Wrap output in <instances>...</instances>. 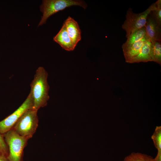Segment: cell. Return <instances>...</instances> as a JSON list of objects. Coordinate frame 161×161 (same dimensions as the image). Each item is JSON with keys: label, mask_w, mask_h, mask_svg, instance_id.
Instances as JSON below:
<instances>
[{"label": "cell", "mask_w": 161, "mask_h": 161, "mask_svg": "<svg viewBox=\"0 0 161 161\" xmlns=\"http://www.w3.org/2000/svg\"><path fill=\"white\" fill-rule=\"evenodd\" d=\"M67 33L76 47L81 40V32L76 21L69 16L64 23Z\"/></svg>", "instance_id": "cell-8"}, {"label": "cell", "mask_w": 161, "mask_h": 161, "mask_svg": "<svg viewBox=\"0 0 161 161\" xmlns=\"http://www.w3.org/2000/svg\"><path fill=\"white\" fill-rule=\"evenodd\" d=\"M154 145L158 150L157 152L161 153V126H157L151 137Z\"/></svg>", "instance_id": "cell-16"}, {"label": "cell", "mask_w": 161, "mask_h": 161, "mask_svg": "<svg viewBox=\"0 0 161 161\" xmlns=\"http://www.w3.org/2000/svg\"><path fill=\"white\" fill-rule=\"evenodd\" d=\"M153 9L152 4L144 11L138 13L133 12L131 8L128 9L126 16V19L122 26V28L126 32L127 38L134 31L145 26L147 16Z\"/></svg>", "instance_id": "cell-5"}, {"label": "cell", "mask_w": 161, "mask_h": 161, "mask_svg": "<svg viewBox=\"0 0 161 161\" xmlns=\"http://www.w3.org/2000/svg\"><path fill=\"white\" fill-rule=\"evenodd\" d=\"M73 6L81 7L85 9L87 7L85 3L81 0H44L40 6L43 15L38 24L42 25L46 23L51 16L67 7Z\"/></svg>", "instance_id": "cell-2"}, {"label": "cell", "mask_w": 161, "mask_h": 161, "mask_svg": "<svg viewBox=\"0 0 161 161\" xmlns=\"http://www.w3.org/2000/svg\"><path fill=\"white\" fill-rule=\"evenodd\" d=\"M33 109V101L30 92L21 105L13 113L0 121V133L4 134L13 129L22 114L26 111Z\"/></svg>", "instance_id": "cell-6"}, {"label": "cell", "mask_w": 161, "mask_h": 161, "mask_svg": "<svg viewBox=\"0 0 161 161\" xmlns=\"http://www.w3.org/2000/svg\"><path fill=\"white\" fill-rule=\"evenodd\" d=\"M145 27L146 35L149 40L161 41V27L156 21L151 11L147 16Z\"/></svg>", "instance_id": "cell-7"}, {"label": "cell", "mask_w": 161, "mask_h": 161, "mask_svg": "<svg viewBox=\"0 0 161 161\" xmlns=\"http://www.w3.org/2000/svg\"><path fill=\"white\" fill-rule=\"evenodd\" d=\"M38 111L33 109L26 111L16 122L13 129L19 135L28 140L31 138L38 126Z\"/></svg>", "instance_id": "cell-3"}, {"label": "cell", "mask_w": 161, "mask_h": 161, "mask_svg": "<svg viewBox=\"0 0 161 161\" xmlns=\"http://www.w3.org/2000/svg\"><path fill=\"white\" fill-rule=\"evenodd\" d=\"M48 73L42 66L38 67L30 84L33 101V109L38 110L46 106L49 98V86L47 81Z\"/></svg>", "instance_id": "cell-1"}, {"label": "cell", "mask_w": 161, "mask_h": 161, "mask_svg": "<svg viewBox=\"0 0 161 161\" xmlns=\"http://www.w3.org/2000/svg\"><path fill=\"white\" fill-rule=\"evenodd\" d=\"M151 45V41L148 40L143 45L139 53L132 59L130 63L152 61Z\"/></svg>", "instance_id": "cell-11"}, {"label": "cell", "mask_w": 161, "mask_h": 161, "mask_svg": "<svg viewBox=\"0 0 161 161\" xmlns=\"http://www.w3.org/2000/svg\"><path fill=\"white\" fill-rule=\"evenodd\" d=\"M123 161H154V158L148 155L138 153H133L125 157Z\"/></svg>", "instance_id": "cell-14"}, {"label": "cell", "mask_w": 161, "mask_h": 161, "mask_svg": "<svg viewBox=\"0 0 161 161\" xmlns=\"http://www.w3.org/2000/svg\"><path fill=\"white\" fill-rule=\"evenodd\" d=\"M0 152L1 155L7 157L8 154V149L3 135L0 133Z\"/></svg>", "instance_id": "cell-17"}, {"label": "cell", "mask_w": 161, "mask_h": 161, "mask_svg": "<svg viewBox=\"0 0 161 161\" xmlns=\"http://www.w3.org/2000/svg\"><path fill=\"white\" fill-rule=\"evenodd\" d=\"M8 149L7 158L9 161H23V151L27 138L17 133L13 129L3 135Z\"/></svg>", "instance_id": "cell-4"}, {"label": "cell", "mask_w": 161, "mask_h": 161, "mask_svg": "<svg viewBox=\"0 0 161 161\" xmlns=\"http://www.w3.org/2000/svg\"><path fill=\"white\" fill-rule=\"evenodd\" d=\"M1 155V153L0 152V155Z\"/></svg>", "instance_id": "cell-19"}, {"label": "cell", "mask_w": 161, "mask_h": 161, "mask_svg": "<svg viewBox=\"0 0 161 161\" xmlns=\"http://www.w3.org/2000/svg\"><path fill=\"white\" fill-rule=\"evenodd\" d=\"M0 161H9L6 156L1 155H0Z\"/></svg>", "instance_id": "cell-18"}, {"label": "cell", "mask_w": 161, "mask_h": 161, "mask_svg": "<svg viewBox=\"0 0 161 161\" xmlns=\"http://www.w3.org/2000/svg\"><path fill=\"white\" fill-rule=\"evenodd\" d=\"M145 26L139 29L131 34L127 38V40L122 46L123 51L129 47L133 44L137 42L145 37Z\"/></svg>", "instance_id": "cell-12"}, {"label": "cell", "mask_w": 161, "mask_h": 161, "mask_svg": "<svg viewBox=\"0 0 161 161\" xmlns=\"http://www.w3.org/2000/svg\"><path fill=\"white\" fill-rule=\"evenodd\" d=\"M152 4L153 9L151 12L156 21L161 27V0H158Z\"/></svg>", "instance_id": "cell-15"}, {"label": "cell", "mask_w": 161, "mask_h": 161, "mask_svg": "<svg viewBox=\"0 0 161 161\" xmlns=\"http://www.w3.org/2000/svg\"><path fill=\"white\" fill-rule=\"evenodd\" d=\"M149 40L147 37L132 44L123 51L126 62L130 63L132 59L140 52L143 46Z\"/></svg>", "instance_id": "cell-10"}, {"label": "cell", "mask_w": 161, "mask_h": 161, "mask_svg": "<svg viewBox=\"0 0 161 161\" xmlns=\"http://www.w3.org/2000/svg\"><path fill=\"white\" fill-rule=\"evenodd\" d=\"M152 61L161 64V41H151Z\"/></svg>", "instance_id": "cell-13"}, {"label": "cell", "mask_w": 161, "mask_h": 161, "mask_svg": "<svg viewBox=\"0 0 161 161\" xmlns=\"http://www.w3.org/2000/svg\"><path fill=\"white\" fill-rule=\"evenodd\" d=\"M53 40L63 49L67 51H73L75 47L67 33L64 23L59 31L54 37Z\"/></svg>", "instance_id": "cell-9"}]
</instances>
